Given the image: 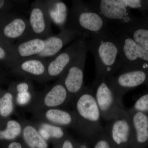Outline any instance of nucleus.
Segmentation results:
<instances>
[{"mask_svg":"<svg viewBox=\"0 0 148 148\" xmlns=\"http://www.w3.org/2000/svg\"><path fill=\"white\" fill-rule=\"evenodd\" d=\"M73 104L76 115L74 129L86 139L95 140L104 132V127L91 86H85L74 99Z\"/></svg>","mask_w":148,"mask_h":148,"instance_id":"1","label":"nucleus"},{"mask_svg":"<svg viewBox=\"0 0 148 148\" xmlns=\"http://www.w3.org/2000/svg\"><path fill=\"white\" fill-rule=\"evenodd\" d=\"M66 28L88 39L106 36L109 25L86 2L75 0L72 2Z\"/></svg>","mask_w":148,"mask_h":148,"instance_id":"2","label":"nucleus"},{"mask_svg":"<svg viewBox=\"0 0 148 148\" xmlns=\"http://www.w3.org/2000/svg\"><path fill=\"white\" fill-rule=\"evenodd\" d=\"M86 47L88 51L92 54L95 60V77H108L119 71L121 67L119 49L109 31L103 36L87 39Z\"/></svg>","mask_w":148,"mask_h":148,"instance_id":"3","label":"nucleus"},{"mask_svg":"<svg viewBox=\"0 0 148 148\" xmlns=\"http://www.w3.org/2000/svg\"><path fill=\"white\" fill-rule=\"evenodd\" d=\"M109 33L119 49V70L140 69L148 71V51L114 25H109Z\"/></svg>","mask_w":148,"mask_h":148,"instance_id":"4","label":"nucleus"},{"mask_svg":"<svg viewBox=\"0 0 148 148\" xmlns=\"http://www.w3.org/2000/svg\"><path fill=\"white\" fill-rule=\"evenodd\" d=\"M91 86L102 118L110 121L126 113L123 98L117 94L106 77H95Z\"/></svg>","mask_w":148,"mask_h":148,"instance_id":"5","label":"nucleus"},{"mask_svg":"<svg viewBox=\"0 0 148 148\" xmlns=\"http://www.w3.org/2000/svg\"><path fill=\"white\" fill-rule=\"evenodd\" d=\"M72 103L70 95L64 83L63 74L53 84L37 92L33 103L27 108L32 114L55 108H63Z\"/></svg>","mask_w":148,"mask_h":148,"instance_id":"6","label":"nucleus"},{"mask_svg":"<svg viewBox=\"0 0 148 148\" xmlns=\"http://www.w3.org/2000/svg\"><path fill=\"white\" fill-rule=\"evenodd\" d=\"M86 39L82 36L78 49L75 58L63 74L64 83L72 102L85 86L84 77L87 55Z\"/></svg>","mask_w":148,"mask_h":148,"instance_id":"7","label":"nucleus"},{"mask_svg":"<svg viewBox=\"0 0 148 148\" xmlns=\"http://www.w3.org/2000/svg\"><path fill=\"white\" fill-rule=\"evenodd\" d=\"M86 2L109 25L127 24L135 17L131 13V9L123 5L119 0H91Z\"/></svg>","mask_w":148,"mask_h":148,"instance_id":"8","label":"nucleus"},{"mask_svg":"<svg viewBox=\"0 0 148 148\" xmlns=\"http://www.w3.org/2000/svg\"><path fill=\"white\" fill-rule=\"evenodd\" d=\"M117 94L123 99L127 92L148 83V71L140 69H122L113 75L106 77Z\"/></svg>","mask_w":148,"mask_h":148,"instance_id":"9","label":"nucleus"},{"mask_svg":"<svg viewBox=\"0 0 148 148\" xmlns=\"http://www.w3.org/2000/svg\"><path fill=\"white\" fill-rule=\"evenodd\" d=\"M29 21L31 38L44 39L53 34L51 22L44 0L32 3L29 11Z\"/></svg>","mask_w":148,"mask_h":148,"instance_id":"10","label":"nucleus"},{"mask_svg":"<svg viewBox=\"0 0 148 148\" xmlns=\"http://www.w3.org/2000/svg\"><path fill=\"white\" fill-rule=\"evenodd\" d=\"M81 36L53 58L47 60V82L57 79L65 73L78 49Z\"/></svg>","mask_w":148,"mask_h":148,"instance_id":"11","label":"nucleus"},{"mask_svg":"<svg viewBox=\"0 0 148 148\" xmlns=\"http://www.w3.org/2000/svg\"><path fill=\"white\" fill-rule=\"evenodd\" d=\"M80 36L79 33L66 28L57 34H53L44 39L45 45L43 49L34 57L46 60L53 58L61 52L65 46Z\"/></svg>","mask_w":148,"mask_h":148,"instance_id":"12","label":"nucleus"},{"mask_svg":"<svg viewBox=\"0 0 148 148\" xmlns=\"http://www.w3.org/2000/svg\"><path fill=\"white\" fill-rule=\"evenodd\" d=\"M104 132L111 144L118 147L126 146L130 142L131 137V125L127 114L109 121L104 127Z\"/></svg>","mask_w":148,"mask_h":148,"instance_id":"13","label":"nucleus"},{"mask_svg":"<svg viewBox=\"0 0 148 148\" xmlns=\"http://www.w3.org/2000/svg\"><path fill=\"white\" fill-rule=\"evenodd\" d=\"M47 61L46 59L32 57L18 62L14 70L25 79L44 83L47 82Z\"/></svg>","mask_w":148,"mask_h":148,"instance_id":"14","label":"nucleus"},{"mask_svg":"<svg viewBox=\"0 0 148 148\" xmlns=\"http://www.w3.org/2000/svg\"><path fill=\"white\" fill-rule=\"evenodd\" d=\"M35 120L40 121L66 128H75L76 115L73 110L55 108L33 114Z\"/></svg>","mask_w":148,"mask_h":148,"instance_id":"15","label":"nucleus"},{"mask_svg":"<svg viewBox=\"0 0 148 148\" xmlns=\"http://www.w3.org/2000/svg\"><path fill=\"white\" fill-rule=\"evenodd\" d=\"M127 33L136 42L148 51V14L142 12V16H135L129 23L114 25Z\"/></svg>","mask_w":148,"mask_h":148,"instance_id":"16","label":"nucleus"},{"mask_svg":"<svg viewBox=\"0 0 148 148\" xmlns=\"http://www.w3.org/2000/svg\"><path fill=\"white\" fill-rule=\"evenodd\" d=\"M131 125L130 142L144 144L148 141V116L147 114L133 110H127Z\"/></svg>","mask_w":148,"mask_h":148,"instance_id":"17","label":"nucleus"},{"mask_svg":"<svg viewBox=\"0 0 148 148\" xmlns=\"http://www.w3.org/2000/svg\"><path fill=\"white\" fill-rule=\"evenodd\" d=\"M3 34L10 39H18L20 41L31 38L29 21L25 16L18 15L12 18L3 29Z\"/></svg>","mask_w":148,"mask_h":148,"instance_id":"18","label":"nucleus"},{"mask_svg":"<svg viewBox=\"0 0 148 148\" xmlns=\"http://www.w3.org/2000/svg\"><path fill=\"white\" fill-rule=\"evenodd\" d=\"M48 14L52 23L60 31L66 28L69 12L67 5L60 0H44Z\"/></svg>","mask_w":148,"mask_h":148,"instance_id":"19","label":"nucleus"},{"mask_svg":"<svg viewBox=\"0 0 148 148\" xmlns=\"http://www.w3.org/2000/svg\"><path fill=\"white\" fill-rule=\"evenodd\" d=\"M11 92L14 96L15 104L27 108L34 101L37 92L31 80H22L14 84Z\"/></svg>","mask_w":148,"mask_h":148,"instance_id":"20","label":"nucleus"},{"mask_svg":"<svg viewBox=\"0 0 148 148\" xmlns=\"http://www.w3.org/2000/svg\"><path fill=\"white\" fill-rule=\"evenodd\" d=\"M44 39L33 38L20 41L14 52L17 63L19 61L34 57L39 54L44 48Z\"/></svg>","mask_w":148,"mask_h":148,"instance_id":"21","label":"nucleus"},{"mask_svg":"<svg viewBox=\"0 0 148 148\" xmlns=\"http://www.w3.org/2000/svg\"><path fill=\"white\" fill-rule=\"evenodd\" d=\"M22 130L21 138L23 144L28 148H48L47 142L40 135L34 121H21Z\"/></svg>","mask_w":148,"mask_h":148,"instance_id":"22","label":"nucleus"},{"mask_svg":"<svg viewBox=\"0 0 148 148\" xmlns=\"http://www.w3.org/2000/svg\"><path fill=\"white\" fill-rule=\"evenodd\" d=\"M34 122L40 135L47 142L52 141L56 144L69 135L64 127L40 121L35 120Z\"/></svg>","mask_w":148,"mask_h":148,"instance_id":"23","label":"nucleus"},{"mask_svg":"<svg viewBox=\"0 0 148 148\" xmlns=\"http://www.w3.org/2000/svg\"><path fill=\"white\" fill-rule=\"evenodd\" d=\"M22 124L21 121L8 119L3 128L0 129V140L11 142L21 138Z\"/></svg>","mask_w":148,"mask_h":148,"instance_id":"24","label":"nucleus"},{"mask_svg":"<svg viewBox=\"0 0 148 148\" xmlns=\"http://www.w3.org/2000/svg\"><path fill=\"white\" fill-rule=\"evenodd\" d=\"M14 96L11 91L5 92L0 96V117L7 118L13 113L15 108Z\"/></svg>","mask_w":148,"mask_h":148,"instance_id":"25","label":"nucleus"},{"mask_svg":"<svg viewBox=\"0 0 148 148\" xmlns=\"http://www.w3.org/2000/svg\"><path fill=\"white\" fill-rule=\"evenodd\" d=\"M132 110L146 114L148 112V92L143 94L138 98Z\"/></svg>","mask_w":148,"mask_h":148,"instance_id":"26","label":"nucleus"},{"mask_svg":"<svg viewBox=\"0 0 148 148\" xmlns=\"http://www.w3.org/2000/svg\"><path fill=\"white\" fill-rule=\"evenodd\" d=\"M95 139L97 141L94 148H113L104 131Z\"/></svg>","mask_w":148,"mask_h":148,"instance_id":"27","label":"nucleus"},{"mask_svg":"<svg viewBox=\"0 0 148 148\" xmlns=\"http://www.w3.org/2000/svg\"><path fill=\"white\" fill-rule=\"evenodd\" d=\"M56 144L55 148H75L74 140L69 135Z\"/></svg>","mask_w":148,"mask_h":148,"instance_id":"28","label":"nucleus"},{"mask_svg":"<svg viewBox=\"0 0 148 148\" xmlns=\"http://www.w3.org/2000/svg\"><path fill=\"white\" fill-rule=\"evenodd\" d=\"M7 148H24V145L23 143L16 140L10 142Z\"/></svg>","mask_w":148,"mask_h":148,"instance_id":"29","label":"nucleus"},{"mask_svg":"<svg viewBox=\"0 0 148 148\" xmlns=\"http://www.w3.org/2000/svg\"><path fill=\"white\" fill-rule=\"evenodd\" d=\"M7 57L5 50L1 47L0 46V59H4Z\"/></svg>","mask_w":148,"mask_h":148,"instance_id":"30","label":"nucleus"},{"mask_svg":"<svg viewBox=\"0 0 148 148\" xmlns=\"http://www.w3.org/2000/svg\"><path fill=\"white\" fill-rule=\"evenodd\" d=\"M5 3V2L4 1L0 0V10L3 7Z\"/></svg>","mask_w":148,"mask_h":148,"instance_id":"31","label":"nucleus"},{"mask_svg":"<svg viewBox=\"0 0 148 148\" xmlns=\"http://www.w3.org/2000/svg\"><path fill=\"white\" fill-rule=\"evenodd\" d=\"M80 148H86V147L85 145H82L80 146Z\"/></svg>","mask_w":148,"mask_h":148,"instance_id":"32","label":"nucleus"},{"mask_svg":"<svg viewBox=\"0 0 148 148\" xmlns=\"http://www.w3.org/2000/svg\"><path fill=\"white\" fill-rule=\"evenodd\" d=\"M23 145H24V148H28V147H26V146L24 145V144H23Z\"/></svg>","mask_w":148,"mask_h":148,"instance_id":"33","label":"nucleus"}]
</instances>
